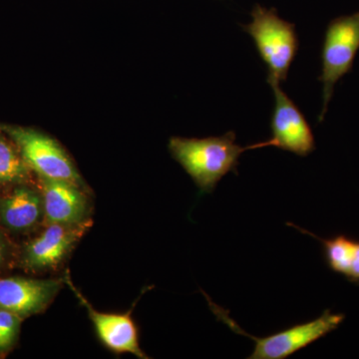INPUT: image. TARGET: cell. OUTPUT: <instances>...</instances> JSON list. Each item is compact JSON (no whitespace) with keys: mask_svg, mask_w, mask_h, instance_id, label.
Listing matches in <instances>:
<instances>
[{"mask_svg":"<svg viewBox=\"0 0 359 359\" xmlns=\"http://www.w3.org/2000/svg\"><path fill=\"white\" fill-rule=\"evenodd\" d=\"M255 149H259V143L238 145L233 131L201 139L173 137L169 141L174 159L204 193H212L226 175L237 173L241 156Z\"/></svg>","mask_w":359,"mask_h":359,"instance_id":"6da1fadb","label":"cell"},{"mask_svg":"<svg viewBox=\"0 0 359 359\" xmlns=\"http://www.w3.org/2000/svg\"><path fill=\"white\" fill-rule=\"evenodd\" d=\"M252 22L243 25L245 32L254 39L259 56L268 67L266 81L271 86L287 79L290 66L299 50V37L295 25L283 20L276 9L256 4Z\"/></svg>","mask_w":359,"mask_h":359,"instance_id":"7a4b0ae2","label":"cell"},{"mask_svg":"<svg viewBox=\"0 0 359 359\" xmlns=\"http://www.w3.org/2000/svg\"><path fill=\"white\" fill-rule=\"evenodd\" d=\"M205 297L211 306L212 313L219 320L223 321L224 325H228L236 334L249 337L255 342L254 351L248 358L249 359L290 358L292 354L313 344L316 340L334 332L344 320V314L332 313L330 309H327L316 320L299 323L268 337H257L247 334L242 327H240V325L231 318L228 311L214 304L210 297Z\"/></svg>","mask_w":359,"mask_h":359,"instance_id":"3957f363","label":"cell"},{"mask_svg":"<svg viewBox=\"0 0 359 359\" xmlns=\"http://www.w3.org/2000/svg\"><path fill=\"white\" fill-rule=\"evenodd\" d=\"M359 50V11L334 18L328 23L321 52L323 109L318 122H323L334 95V87L353 69Z\"/></svg>","mask_w":359,"mask_h":359,"instance_id":"277c9868","label":"cell"},{"mask_svg":"<svg viewBox=\"0 0 359 359\" xmlns=\"http://www.w3.org/2000/svg\"><path fill=\"white\" fill-rule=\"evenodd\" d=\"M4 133L14 142L23 160L39 178L60 180L83 188V180L62 147L37 130L2 125Z\"/></svg>","mask_w":359,"mask_h":359,"instance_id":"5b68a950","label":"cell"},{"mask_svg":"<svg viewBox=\"0 0 359 359\" xmlns=\"http://www.w3.org/2000/svg\"><path fill=\"white\" fill-rule=\"evenodd\" d=\"M271 88L276 103L271 120V137L264 141L266 147H275L306 157L316 150V139L308 120L283 91L280 85Z\"/></svg>","mask_w":359,"mask_h":359,"instance_id":"8992f818","label":"cell"},{"mask_svg":"<svg viewBox=\"0 0 359 359\" xmlns=\"http://www.w3.org/2000/svg\"><path fill=\"white\" fill-rule=\"evenodd\" d=\"M89 226V219L78 224H47L39 236L25 245L21 252V266L33 271L55 268Z\"/></svg>","mask_w":359,"mask_h":359,"instance_id":"52a82bcc","label":"cell"},{"mask_svg":"<svg viewBox=\"0 0 359 359\" xmlns=\"http://www.w3.org/2000/svg\"><path fill=\"white\" fill-rule=\"evenodd\" d=\"M63 280L0 278V308L21 318L44 311L62 285Z\"/></svg>","mask_w":359,"mask_h":359,"instance_id":"ba28073f","label":"cell"},{"mask_svg":"<svg viewBox=\"0 0 359 359\" xmlns=\"http://www.w3.org/2000/svg\"><path fill=\"white\" fill-rule=\"evenodd\" d=\"M47 224H78L88 221V200L82 187L69 182L39 178Z\"/></svg>","mask_w":359,"mask_h":359,"instance_id":"9c48e42d","label":"cell"},{"mask_svg":"<svg viewBox=\"0 0 359 359\" xmlns=\"http://www.w3.org/2000/svg\"><path fill=\"white\" fill-rule=\"evenodd\" d=\"M65 282L88 311L99 339L108 348L118 353H131L138 358H148L139 346L138 332L129 314L100 313L73 285L69 275H66Z\"/></svg>","mask_w":359,"mask_h":359,"instance_id":"30bf717a","label":"cell"},{"mask_svg":"<svg viewBox=\"0 0 359 359\" xmlns=\"http://www.w3.org/2000/svg\"><path fill=\"white\" fill-rule=\"evenodd\" d=\"M44 217L41 194L20 185L0 199V222L13 231H30Z\"/></svg>","mask_w":359,"mask_h":359,"instance_id":"8fae6325","label":"cell"},{"mask_svg":"<svg viewBox=\"0 0 359 359\" xmlns=\"http://www.w3.org/2000/svg\"><path fill=\"white\" fill-rule=\"evenodd\" d=\"M287 224L302 233L316 238L323 247V259L327 268L334 273L344 276L348 282L359 285V241L346 235L320 238L294 224Z\"/></svg>","mask_w":359,"mask_h":359,"instance_id":"7c38bea8","label":"cell"},{"mask_svg":"<svg viewBox=\"0 0 359 359\" xmlns=\"http://www.w3.org/2000/svg\"><path fill=\"white\" fill-rule=\"evenodd\" d=\"M29 170L18 146L8 136L0 134V185H22Z\"/></svg>","mask_w":359,"mask_h":359,"instance_id":"4fadbf2b","label":"cell"},{"mask_svg":"<svg viewBox=\"0 0 359 359\" xmlns=\"http://www.w3.org/2000/svg\"><path fill=\"white\" fill-rule=\"evenodd\" d=\"M22 318L0 308V354L11 351L18 340Z\"/></svg>","mask_w":359,"mask_h":359,"instance_id":"5bb4252c","label":"cell"},{"mask_svg":"<svg viewBox=\"0 0 359 359\" xmlns=\"http://www.w3.org/2000/svg\"><path fill=\"white\" fill-rule=\"evenodd\" d=\"M8 255V249H7L6 241L0 235V266L6 263Z\"/></svg>","mask_w":359,"mask_h":359,"instance_id":"9a60e30c","label":"cell"}]
</instances>
